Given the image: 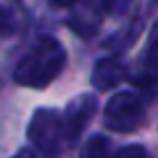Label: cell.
<instances>
[{"mask_svg":"<svg viewBox=\"0 0 158 158\" xmlns=\"http://www.w3.org/2000/svg\"><path fill=\"white\" fill-rule=\"evenodd\" d=\"M64 62H67V53L55 37H37L28 53L14 67V83L21 87L44 89L60 76Z\"/></svg>","mask_w":158,"mask_h":158,"instance_id":"cell-1","label":"cell"},{"mask_svg":"<svg viewBox=\"0 0 158 158\" xmlns=\"http://www.w3.org/2000/svg\"><path fill=\"white\" fill-rule=\"evenodd\" d=\"M144 119V103L135 92L122 89L110 96L103 110V124L115 133H131Z\"/></svg>","mask_w":158,"mask_h":158,"instance_id":"cell-2","label":"cell"},{"mask_svg":"<svg viewBox=\"0 0 158 158\" xmlns=\"http://www.w3.org/2000/svg\"><path fill=\"white\" fill-rule=\"evenodd\" d=\"M28 140L44 156H55L64 140L62 117L55 108H37L28 124Z\"/></svg>","mask_w":158,"mask_h":158,"instance_id":"cell-3","label":"cell"},{"mask_svg":"<svg viewBox=\"0 0 158 158\" xmlns=\"http://www.w3.org/2000/svg\"><path fill=\"white\" fill-rule=\"evenodd\" d=\"M96 108H99V101H96L94 94H83L73 96L71 101L67 103V112H64V138L69 140V142H78L80 135H83L85 126L89 124V119L94 117Z\"/></svg>","mask_w":158,"mask_h":158,"instance_id":"cell-4","label":"cell"},{"mask_svg":"<svg viewBox=\"0 0 158 158\" xmlns=\"http://www.w3.org/2000/svg\"><path fill=\"white\" fill-rule=\"evenodd\" d=\"M126 78V64L117 57H103L94 64L89 76V83L94 89L99 92H108V89H115L124 83Z\"/></svg>","mask_w":158,"mask_h":158,"instance_id":"cell-5","label":"cell"},{"mask_svg":"<svg viewBox=\"0 0 158 158\" xmlns=\"http://www.w3.org/2000/svg\"><path fill=\"white\" fill-rule=\"evenodd\" d=\"M108 147H110V142L106 135H92L80 151V158H106Z\"/></svg>","mask_w":158,"mask_h":158,"instance_id":"cell-6","label":"cell"},{"mask_svg":"<svg viewBox=\"0 0 158 158\" xmlns=\"http://www.w3.org/2000/svg\"><path fill=\"white\" fill-rule=\"evenodd\" d=\"M16 28H19V16L16 9L9 5L0 2V37H12Z\"/></svg>","mask_w":158,"mask_h":158,"instance_id":"cell-7","label":"cell"},{"mask_svg":"<svg viewBox=\"0 0 158 158\" xmlns=\"http://www.w3.org/2000/svg\"><path fill=\"white\" fill-rule=\"evenodd\" d=\"M144 67H147V71H149V73H158V25L154 28V35L149 37V44H147Z\"/></svg>","mask_w":158,"mask_h":158,"instance_id":"cell-8","label":"cell"},{"mask_svg":"<svg viewBox=\"0 0 158 158\" xmlns=\"http://www.w3.org/2000/svg\"><path fill=\"white\" fill-rule=\"evenodd\" d=\"M135 87L142 92V96H147L149 101H154L158 96V76L147 73L142 78H135Z\"/></svg>","mask_w":158,"mask_h":158,"instance_id":"cell-9","label":"cell"},{"mask_svg":"<svg viewBox=\"0 0 158 158\" xmlns=\"http://www.w3.org/2000/svg\"><path fill=\"white\" fill-rule=\"evenodd\" d=\"M112 158H147V151L142 144H126L117 151Z\"/></svg>","mask_w":158,"mask_h":158,"instance_id":"cell-10","label":"cell"},{"mask_svg":"<svg viewBox=\"0 0 158 158\" xmlns=\"http://www.w3.org/2000/svg\"><path fill=\"white\" fill-rule=\"evenodd\" d=\"M48 5L55 7V9H67V7H71V5H76V0H48Z\"/></svg>","mask_w":158,"mask_h":158,"instance_id":"cell-11","label":"cell"},{"mask_svg":"<svg viewBox=\"0 0 158 158\" xmlns=\"http://www.w3.org/2000/svg\"><path fill=\"white\" fill-rule=\"evenodd\" d=\"M12 158H37V154H35V149H30V147H23V149L16 151Z\"/></svg>","mask_w":158,"mask_h":158,"instance_id":"cell-12","label":"cell"}]
</instances>
